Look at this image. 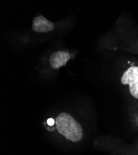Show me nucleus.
Instances as JSON below:
<instances>
[{"mask_svg":"<svg viewBox=\"0 0 138 155\" xmlns=\"http://www.w3.org/2000/svg\"><path fill=\"white\" fill-rule=\"evenodd\" d=\"M55 124L58 132L68 140L76 142L82 139V127L71 115L65 112L59 114Z\"/></svg>","mask_w":138,"mask_h":155,"instance_id":"1","label":"nucleus"},{"mask_svg":"<svg viewBox=\"0 0 138 155\" xmlns=\"http://www.w3.org/2000/svg\"><path fill=\"white\" fill-rule=\"evenodd\" d=\"M123 84H129L131 95L138 99V67H131L125 71L121 78Z\"/></svg>","mask_w":138,"mask_h":155,"instance_id":"2","label":"nucleus"},{"mask_svg":"<svg viewBox=\"0 0 138 155\" xmlns=\"http://www.w3.org/2000/svg\"><path fill=\"white\" fill-rule=\"evenodd\" d=\"M32 29L37 32L45 33L51 31L54 28V24L42 16H37L33 20Z\"/></svg>","mask_w":138,"mask_h":155,"instance_id":"3","label":"nucleus"},{"mask_svg":"<svg viewBox=\"0 0 138 155\" xmlns=\"http://www.w3.org/2000/svg\"><path fill=\"white\" fill-rule=\"evenodd\" d=\"M70 59L69 54L65 51H56L50 58V64L52 68L58 69L65 66Z\"/></svg>","mask_w":138,"mask_h":155,"instance_id":"4","label":"nucleus"},{"mask_svg":"<svg viewBox=\"0 0 138 155\" xmlns=\"http://www.w3.org/2000/svg\"><path fill=\"white\" fill-rule=\"evenodd\" d=\"M55 123V121L53 120V119L52 118H50L47 120V124H48V125L50 126H52L54 125V124Z\"/></svg>","mask_w":138,"mask_h":155,"instance_id":"5","label":"nucleus"}]
</instances>
